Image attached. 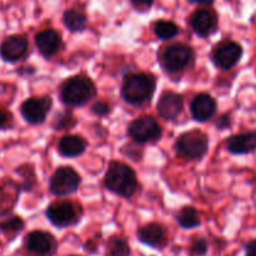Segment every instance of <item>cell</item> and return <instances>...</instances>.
<instances>
[{
  "label": "cell",
  "mask_w": 256,
  "mask_h": 256,
  "mask_svg": "<svg viewBox=\"0 0 256 256\" xmlns=\"http://www.w3.org/2000/svg\"><path fill=\"white\" fill-rule=\"evenodd\" d=\"M176 222L182 229L192 230L199 228L202 225V216L200 212L192 206H184L176 214Z\"/></svg>",
  "instance_id": "ffe728a7"
},
{
  "label": "cell",
  "mask_w": 256,
  "mask_h": 256,
  "mask_svg": "<svg viewBox=\"0 0 256 256\" xmlns=\"http://www.w3.org/2000/svg\"><path fill=\"white\" fill-rule=\"evenodd\" d=\"M82 176L72 166H60L50 178L49 188L52 195L58 198L68 196L79 190Z\"/></svg>",
  "instance_id": "52a82bcc"
},
{
  "label": "cell",
  "mask_w": 256,
  "mask_h": 256,
  "mask_svg": "<svg viewBox=\"0 0 256 256\" xmlns=\"http://www.w3.org/2000/svg\"><path fill=\"white\" fill-rule=\"evenodd\" d=\"M96 95L94 82L84 75H75L68 79L60 88V99L66 106L79 108Z\"/></svg>",
  "instance_id": "3957f363"
},
{
  "label": "cell",
  "mask_w": 256,
  "mask_h": 256,
  "mask_svg": "<svg viewBox=\"0 0 256 256\" xmlns=\"http://www.w3.org/2000/svg\"><path fill=\"white\" fill-rule=\"evenodd\" d=\"M190 25L196 35L200 38H209L215 34L219 26V19L216 12L209 8H202L192 12L190 16Z\"/></svg>",
  "instance_id": "4fadbf2b"
},
{
  "label": "cell",
  "mask_w": 256,
  "mask_h": 256,
  "mask_svg": "<svg viewBox=\"0 0 256 256\" xmlns=\"http://www.w3.org/2000/svg\"><path fill=\"white\" fill-rule=\"evenodd\" d=\"M45 215L55 228L65 229L79 224L82 216V210L72 202H55L48 206Z\"/></svg>",
  "instance_id": "8992f818"
},
{
  "label": "cell",
  "mask_w": 256,
  "mask_h": 256,
  "mask_svg": "<svg viewBox=\"0 0 256 256\" xmlns=\"http://www.w3.org/2000/svg\"><path fill=\"white\" fill-rule=\"evenodd\" d=\"M29 52V42L24 35H10L0 44V58L6 62H16Z\"/></svg>",
  "instance_id": "5bb4252c"
},
{
  "label": "cell",
  "mask_w": 256,
  "mask_h": 256,
  "mask_svg": "<svg viewBox=\"0 0 256 256\" xmlns=\"http://www.w3.org/2000/svg\"><path fill=\"white\" fill-rule=\"evenodd\" d=\"M189 2H192V4L204 5V6H210V5L214 4L215 0H189Z\"/></svg>",
  "instance_id": "d6a6232c"
},
{
  "label": "cell",
  "mask_w": 256,
  "mask_h": 256,
  "mask_svg": "<svg viewBox=\"0 0 256 256\" xmlns=\"http://www.w3.org/2000/svg\"><path fill=\"white\" fill-rule=\"evenodd\" d=\"M242 55H244V49L239 42L234 40H224L214 48L212 60L215 66L226 72L239 64Z\"/></svg>",
  "instance_id": "30bf717a"
},
{
  "label": "cell",
  "mask_w": 256,
  "mask_h": 256,
  "mask_svg": "<svg viewBox=\"0 0 256 256\" xmlns=\"http://www.w3.org/2000/svg\"><path fill=\"white\" fill-rule=\"evenodd\" d=\"M209 252V242L204 236H196L192 239L189 246L190 256H205Z\"/></svg>",
  "instance_id": "484cf974"
},
{
  "label": "cell",
  "mask_w": 256,
  "mask_h": 256,
  "mask_svg": "<svg viewBox=\"0 0 256 256\" xmlns=\"http://www.w3.org/2000/svg\"><path fill=\"white\" fill-rule=\"evenodd\" d=\"M62 22L66 29L72 32H84L88 24L86 15L78 9H68L62 14Z\"/></svg>",
  "instance_id": "44dd1931"
},
{
  "label": "cell",
  "mask_w": 256,
  "mask_h": 256,
  "mask_svg": "<svg viewBox=\"0 0 256 256\" xmlns=\"http://www.w3.org/2000/svg\"><path fill=\"white\" fill-rule=\"evenodd\" d=\"M156 88V79L152 74L134 72L125 76L122 86V96L125 102L142 106L152 100Z\"/></svg>",
  "instance_id": "6da1fadb"
},
{
  "label": "cell",
  "mask_w": 256,
  "mask_h": 256,
  "mask_svg": "<svg viewBox=\"0 0 256 256\" xmlns=\"http://www.w3.org/2000/svg\"><path fill=\"white\" fill-rule=\"evenodd\" d=\"M179 32V26L170 20H159L154 25V34L160 40H170Z\"/></svg>",
  "instance_id": "cb8c5ba5"
},
{
  "label": "cell",
  "mask_w": 256,
  "mask_h": 256,
  "mask_svg": "<svg viewBox=\"0 0 256 256\" xmlns=\"http://www.w3.org/2000/svg\"><path fill=\"white\" fill-rule=\"evenodd\" d=\"M174 148L180 158L189 162H196L204 159L209 152V139L199 130H192L180 135Z\"/></svg>",
  "instance_id": "277c9868"
},
{
  "label": "cell",
  "mask_w": 256,
  "mask_h": 256,
  "mask_svg": "<svg viewBox=\"0 0 256 256\" xmlns=\"http://www.w3.org/2000/svg\"><path fill=\"white\" fill-rule=\"evenodd\" d=\"M195 52L185 44H172L165 48L160 55V62L165 72L178 74L194 64Z\"/></svg>",
  "instance_id": "5b68a950"
},
{
  "label": "cell",
  "mask_w": 256,
  "mask_h": 256,
  "mask_svg": "<svg viewBox=\"0 0 256 256\" xmlns=\"http://www.w3.org/2000/svg\"><path fill=\"white\" fill-rule=\"evenodd\" d=\"M24 229V220L20 216H16V215L8 216L0 222V232H2L9 242H12V240H14Z\"/></svg>",
  "instance_id": "7402d4cb"
},
{
  "label": "cell",
  "mask_w": 256,
  "mask_h": 256,
  "mask_svg": "<svg viewBox=\"0 0 256 256\" xmlns=\"http://www.w3.org/2000/svg\"><path fill=\"white\" fill-rule=\"evenodd\" d=\"M226 150L232 155H249L256 152V129L228 138Z\"/></svg>",
  "instance_id": "2e32d148"
},
{
  "label": "cell",
  "mask_w": 256,
  "mask_h": 256,
  "mask_svg": "<svg viewBox=\"0 0 256 256\" xmlns=\"http://www.w3.org/2000/svg\"><path fill=\"white\" fill-rule=\"evenodd\" d=\"M35 45L42 56L50 59L60 52L62 46V40L59 32L52 29H46L35 35Z\"/></svg>",
  "instance_id": "ac0fdd59"
},
{
  "label": "cell",
  "mask_w": 256,
  "mask_h": 256,
  "mask_svg": "<svg viewBox=\"0 0 256 256\" xmlns=\"http://www.w3.org/2000/svg\"><path fill=\"white\" fill-rule=\"evenodd\" d=\"M154 0H132V6L139 12H146L152 8Z\"/></svg>",
  "instance_id": "4dcf8cb0"
},
{
  "label": "cell",
  "mask_w": 256,
  "mask_h": 256,
  "mask_svg": "<svg viewBox=\"0 0 256 256\" xmlns=\"http://www.w3.org/2000/svg\"><path fill=\"white\" fill-rule=\"evenodd\" d=\"M68 256H79V255H68Z\"/></svg>",
  "instance_id": "836d02e7"
},
{
  "label": "cell",
  "mask_w": 256,
  "mask_h": 256,
  "mask_svg": "<svg viewBox=\"0 0 256 256\" xmlns=\"http://www.w3.org/2000/svg\"><path fill=\"white\" fill-rule=\"evenodd\" d=\"M232 116L228 114L220 115V116L218 118L216 122H215V126H216V129L219 130H226L229 129V128H232Z\"/></svg>",
  "instance_id": "f1b7e54d"
},
{
  "label": "cell",
  "mask_w": 256,
  "mask_h": 256,
  "mask_svg": "<svg viewBox=\"0 0 256 256\" xmlns=\"http://www.w3.org/2000/svg\"><path fill=\"white\" fill-rule=\"evenodd\" d=\"M12 118L10 115V112H8L6 110L0 109V130L8 129V128L12 126Z\"/></svg>",
  "instance_id": "f546056e"
},
{
  "label": "cell",
  "mask_w": 256,
  "mask_h": 256,
  "mask_svg": "<svg viewBox=\"0 0 256 256\" xmlns=\"http://www.w3.org/2000/svg\"><path fill=\"white\" fill-rule=\"evenodd\" d=\"M22 246L29 254L35 256H54L58 250V240L52 232L32 230L25 235Z\"/></svg>",
  "instance_id": "ba28073f"
},
{
  "label": "cell",
  "mask_w": 256,
  "mask_h": 256,
  "mask_svg": "<svg viewBox=\"0 0 256 256\" xmlns=\"http://www.w3.org/2000/svg\"><path fill=\"white\" fill-rule=\"evenodd\" d=\"M82 249L86 254L89 255H95L99 252V240L95 238V239H89L84 242L82 245Z\"/></svg>",
  "instance_id": "83f0119b"
},
{
  "label": "cell",
  "mask_w": 256,
  "mask_h": 256,
  "mask_svg": "<svg viewBox=\"0 0 256 256\" xmlns=\"http://www.w3.org/2000/svg\"><path fill=\"white\" fill-rule=\"evenodd\" d=\"M245 256H256V239H252L244 246Z\"/></svg>",
  "instance_id": "1f68e13d"
},
{
  "label": "cell",
  "mask_w": 256,
  "mask_h": 256,
  "mask_svg": "<svg viewBox=\"0 0 256 256\" xmlns=\"http://www.w3.org/2000/svg\"><path fill=\"white\" fill-rule=\"evenodd\" d=\"M104 185L109 192L119 196L129 199L139 189L136 174L124 162H114L108 168L104 178Z\"/></svg>",
  "instance_id": "7a4b0ae2"
},
{
  "label": "cell",
  "mask_w": 256,
  "mask_h": 256,
  "mask_svg": "<svg viewBox=\"0 0 256 256\" xmlns=\"http://www.w3.org/2000/svg\"><path fill=\"white\" fill-rule=\"evenodd\" d=\"M52 106V102L49 96H32L22 102L20 106V112L25 122L32 125H38L45 122Z\"/></svg>",
  "instance_id": "8fae6325"
},
{
  "label": "cell",
  "mask_w": 256,
  "mask_h": 256,
  "mask_svg": "<svg viewBox=\"0 0 256 256\" xmlns=\"http://www.w3.org/2000/svg\"><path fill=\"white\" fill-rule=\"evenodd\" d=\"M184 109V99L175 92H164L159 98L156 110L164 120H175Z\"/></svg>",
  "instance_id": "9a60e30c"
},
{
  "label": "cell",
  "mask_w": 256,
  "mask_h": 256,
  "mask_svg": "<svg viewBox=\"0 0 256 256\" xmlns=\"http://www.w3.org/2000/svg\"><path fill=\"white\" fill-rule=\"evenodd\" d=\"M75 124H76V119L69 112H58L54 118V122H52V126L56 130H69Z\"/></svg>",
  "instance_id": "d4e9b609"
},
{
  "label": "cell",
  "mask_w": 256,
  "mask_h": 256,
  "mask_svg": "<svg viewBox=\"0 0 256 256\" xmlns=\"http://www.w3.org/2000/svg\"><path fill=\"white\" fill-rule=\"evenodd\" d=\"M92 114H95L96 116H106V115L110 114V112H112V106H110L106 102L100 100V102H94V104L92 105Z\"/></svg>",
  "instance_id": "4316f807"
},
{
  "label": "cell",
  "mask_w": 256,
  "mask_h": 256,
  "mask_svg": "<svg viewBox=\"0 0 256 256\" xmlns=\"http://www.w3.org/2000/svg\"><path fill=\"white\" fill-rule=\"evenodd\" d=\"M108 256H132V246L129 242L119 235H112L106 242Z\"/></svg>",
  "instance_id": "603a6c76"
},
{
  "label": "cell",
  "mask_w": 256,
  "mask_h": 256,
  "mask_svg": "<svg viewBox=\"0 0 256 256\" xmlns=\"http://www.w3.org/2000/svg\"><path fill=\"white\" fill-rule=\"evenodd\" d=\"M216 102L212 95L206 94V92L198 94L190 104V112H192V118L199 122H209L216 114Z\"/></svg>",
  "instance_id": "e0dca14e"
},
{
  "label": "cell",
  "mask_w": 256,
  "mask_h": 256,
  "mask_svg": "<svg viewBox=\"0 0 256 256\" xmlns=\"http://www.w3.org/2000/svg\"><path fill=\"white\" fill-rule=\"evenodd\" d=\"M128 134L138 144L156 142L162 138V129L152 116H142L132 120L128 128Z\"/></svg>",
  "instance_id": "9c48e42d"
},
{
  "label": "cell",
  "mask_w": 256,
  "mask_h": 256,
  "mask_svg": "<svg viewBox=\"0 0 256 256\" xmlns=\"http://www.w3.org/2000/svg\"><path fill=\"white\" fill-rule=\"evenodd\" d=\"M136 238L142 245L155 250H162L169 244V235L166 229L159 222H148L139 228Z\"/></svg>",
  "instance_id": "7c38bea8"
},
{
  "label": "cell",
  "mask_w": 256,
  "mask_h": 256,
  "mask_svg": "<svg viewBox=\"0 0 256 256\" xmlns=\"http://www.w3.org/2000/svg\"><path fill=\"white\" fill-rule=\"evenodd\" d=\"M86 148V142L79 135H65L58 144V150H59L60 155H62L64 158H69V159L82 155Z\"/></svg>",
  "instance_id": "d6986e66"
}]
</instances>
